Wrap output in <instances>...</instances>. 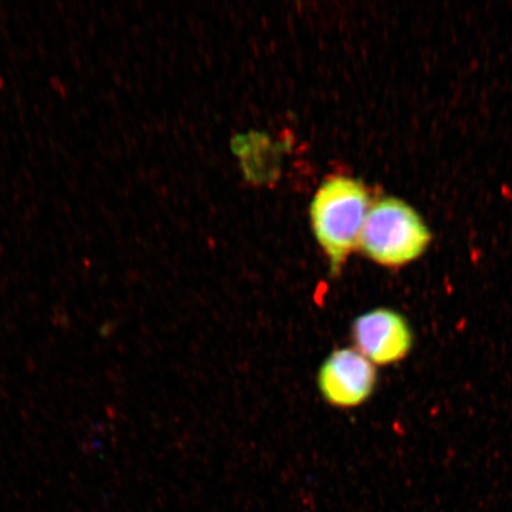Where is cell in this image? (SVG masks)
Segmentation results:
<instances>
[{"label": "cell", "mask_w": 512, "mask_h": 512, "mask_svg": "<svg viewBox=\"0 0 512 512\" xmlns=\"http://www.w3.org/2000/svg\"><path fill=\"white\" fill-rule=\"evenodd\" d=\"M351 339L355 349L375 366H392L405 360L414 344L406 317L387 307L358 316L351 325Z\"/></svg>", "instance_id": "obj_3"}, {"label": "cell", "mask_w": 512, "mask_h": 512, "mask_svg": "<svg viewBox=\"0 0 512 512\" xmlns=\"http://www.w3.org/2000/svg\"><path fill=\"white\" fill-rule=\"evenodd\" d=\"M369 202L366 185L347 176L326 179L313 197V232L328 258L331 277L341 274L349 255L358 247Z\"/></svg>", "instance_id": "obj_1"}, {"label": "cell", "mask_w": 512, "mask_h": 512, "mask_svg": "<svg viewBox=\"0 0 512 512\" xmlns=\"http://www.w3.org/2000/svg\"><path fill=\"white\" fill-rule=\"evenodd\" d=\"M431 240L430 229L409 204L387 197L369 208L358 246L377 265L394 268L420 258Z\"/></svg>", "instance_id": "obj_2"}, {"label": "cell", "mask_w": 512, "mask_h": 512, "mask_svg": "<svg viewBox=\"0 0 512 512\" xmlns=\"http://www.w3.org/2000/svg\"><path fill=\"white\" fill-rule=\"evenodd\" d=\"M377 384L375 364L355 348L332 351L317 376L319 393L336 408H356L374 394Z\"/></svg>", "instance_id": "obj_4"}]
</instances>
